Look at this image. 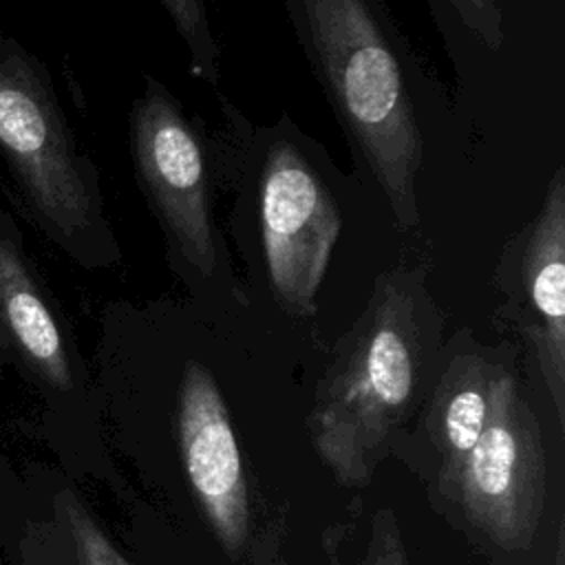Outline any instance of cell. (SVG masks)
<instances>
[{
	"label": "cell",
	"mask_w": 565,
	"mask_h": 565,
	"mask_svg": "<svg viewBox=\"0 0 565 565\" xmlns=\"http://www.w3.org/2000/svg\"><path fill=\"white\" fill-rule=\"evenodd\" d=\"M130 146L141 190L174 249L210 274L216 249L203 150L172 95L157 82H148L130 110Z\"/></svg>",
	"instance_id": "cell-6"
},
{
	"label": "cell",
	"mask_w": 565,
	"mask_h": 565,
	"mask_svg": "<svg viewBox=\"0 0 565 565\" xmlns=\"http://www.w3.org/2000/svg\"><path fill=\"white\" fill-rule=\"evenodd\" d=\"M159 4L170 13L177 31L185 40L192 53V66L203 77L216 75L218 51L210 31L203 0H159Z\"/></svg>",
	"instance_id": "cell-12"
},
{
	"label": "cell",
	"mask_w": 565,
	"mask_h": 565,
	"mask_svg": "<svg viewBox=\"0 0 565 565\" xmlns=\"http://www.w3.org/2000/svg\"><path fill=\"white\" fill-rule=\"evenodd\" d=\"M0 353L55 391L73 386L62 320L24 245L18 221L0 207Z\"/></svg>",
	"instance_id": "cell-9"
},
{
	"label": "cell",
	"mask_w": 565,
	"mask_h": 565,
	"mask_svg": "<svg viewBox=\"0 0 565 565\" xmlns=\"http://www.w3.org/2000/svg\"><path fill=\"white\" fill-rule=\"evenodd\" d=\"M0 159L38 230L86 269L117 263L93 161L77 148L49 68L0 31Z\"/></svg>",
	"instance_id": "cell-3"
},
{
	"label": "cell",
	"mask_w": 565,
	"mask_h": 565,
	"mask_svg": "<svg viewBox=\"0 0 565 565\" xmlns=\"http://www.w3.org/2000/svg\"><path fill=\"white\" fill-rule=\"evenodd\" d=\"M300 24L318 79L397 225H417L424 141L399 57L371 0H300Z\"/></svg>",
	"instance_id": "cell-2"
},
{
	"label": "cell",
	"mask_w": 565,
	"mask_h": 565,
	"mask_svg": "<svg viewBox=\"0 0 565 565\" xmlns=\"http://www.w3.org/2000/svg\"><path fill=\"white\" fill-rule=\"evenodd\" d=\"M362 565H408L399 525L391 508H380L373 514Z\"/></svg>",
	"instance_id": "cell-13"
},
{
	"label": "cell",
	"mask_w": 565,
	"mask_h": 565,
	"mask_svg": "<svg viewBox=\"0 0 565 565\" xmlns=\"http://www.w3.org/2000/svg\"><path fill=\"white\" fill-rule=\"evenodd\" d=\"M461 22L490 49L503 42L499 0H448Z\"/></svg>",
	"instance_id": "cell-14"
},
{
	"label": "cell",
	"mask_w": 565,
	"mask_h": 565,
	"mask_svg": "<svg viewBox=\"0 0 565 565\" xmlns=\"http://www.w3.org/2000/svg\"><path fill=\"white\" fill-rule=\"evenodd\" d=\"M545 481L539 419L521 397L514 373L501 369L486 426L446 497L492 543L521 550L539 530Z\"/></svg>",
	"instance_id": "cell-4"
},
{
	"label": "cell",
	"mask_w": 565,
	"mask_h": 565,
	"mask_svg": "<svg viewBox=\"0 0 565 565\" xmlns=\"http://www.w3.org/2000/svg\"><path fill=\"white\" fill-rule=\"evenodd\" d=\"M177 439L207 525L227 554H238L252 525L247 475L218 384L194 360L185 362L179 384Z\"/></svg>",
	"instance_id": "cell-8"
},
{
	"label": "cell",
	"mask_w": 565,
	"mask_h": 565,
	"mask_svg": "<svg viewBox=\"0 0 565 565\" xmlns=\"http://www.w3.org/2000/svg\"><path fill=\"white\" fill-rule=\"evenodd\" d=\"M57 505L71 532L79 565H132L115 550L102 527L71 492H62Z\"/></svg>",
	"instance_id": "cell-11"
},
{
	"label": "cell",
	"mask_w": 565,
	"mask_h": 565,
	"mask_svg": "<svg viewBox=\"0 0 565 565\" xmlns=\"http://www.w3.org/2000/svg\"><path fill=\"white\" fill-rule=\"evenodd\" d=\"M415 276L384 271L316 388L309 435L338 483L366 486L413 411L428 364V309Z\"/></svg>",
	"instance_id": "cell-1"
},
{
	"label": "cell",
	"mask_w": 565,
	"mask_h": 565,
	"mask_svg": "<svg viewBox=\"0 0 565 565\" xmlns=\"http://www.w3.org/2000/svg\"><path fill=\"white\" fill-rule=\"evenodd\" d=\"M501 274L558 422H565V174L558 168L534 221L508 245Z\"/></svg>",
	"instance_id": "cell-7"
},
{
	"label": "cell",
	"mask_w": 565,
	"mask_h": 565,
	"mask_svg": "<svg viewBox=\"0 0 565 565\" xmlns=\"http://www.w3.org/2000/svg\"><path fill=\"white\" fill-rule=\"evenodd\" d=\"M340 223L335 201L307 159L289 143L274 146L260 174V232L267 278L285 311H316Z\"/></svg>",
	"instance_id": "cell-5"
},
{
	"label": "cell",
	"mask_w": 565,
	"mask_h": 565,
	"mask_svg": "<svg viewBox=\"0 0 565 565\" xmlns=\"http://www.w3.org/2000/svg\"><path fill=\"white\" fill-rule=\"evenodd\" d=\"M501 369L481 353H457L435 384L426 430L439 459V490L444 497L486 426Z\"/></svg>",
	"instance_id": "cell-10"
}]
</instances>
